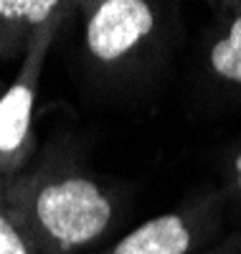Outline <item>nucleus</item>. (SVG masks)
Instances as JSON below:
<instances>
[{"label":"nucleus","instance_id":"nucleus-1","mask_svg":"<svg viewBox=\"0 0 241 254\" xmlns=\"http://www.w3.org/2000/svg\"><path fill=\"white\" fill-rule=\"evenodd\" d=\"M8 214L33 254H89L122 219V201L66 147H46L3 181Z\"/></svg>","mask_w":241,"mask_h":254},{"label":"nucleus","instance_id":"nucleus-2","mask_svg":"<svg viewBox=\"0 0 241 254\" xmlns=\"http://www.w3.org/2000/svg\"><path fill=\"white\" fill-rule=\"evenodd\" d=\"M84 51L107 74H140L163 59L173 33L175 5L152 0H86L76 3Z\"/></svg>","mask_w":241,"mask_h":254},{"label":"nucleus","instance_id":"nucleus-3","mask_svg":"<svg viewBox=\"0 0 241 254\" xmlns=\"http://www.w3.org/2000/svg\"><path fill=\"white\" fill-rule=\"evenodd\" d=\"M71 15L74 10L51 20L36 33L28 51L20 59V69L0 94V183L20 173L38 153L36 99L41 89V76L59 31Z\"/></svg>","mask_w":241,"mask_h":254},{"label":"nucleus","instance_id":"nucleus-4","mask_svg":"<svg viewBox=\"0 0 241 254\" xmlns=\"http://www.w3.org/2000/svg\"><path fill=\"white\" fill-rule=\"evenodd\" d=\"M226 201L218 188H206L160 216L127 231L117 242L89 254H195L221 234Z\"/></svg>","mask_w":241,"mask_h":254},{"label":"nucleus","instance_id":"nucleus-5","mask_svg":"<svg viewBox=\"0 0 241 254\" xmlns=\"http://www.w3.org/2000/svg\"><path fill=\"white\" fill-rule=\"evenodd\" d=\"M76 10L61 0H0V61L23 59L36 33L51 20Z\"/></svg>","mask_w":241,"mask_h":254},{"label":"nucleus","instance_id":"nucleus-6","mask_svg":"<svg viewBox=\"0 0 241 254\" xmlns=\"http://www.w3.org/2000/svg\"><path fill=\"white\" fill-rule=\"evenodd\" d=\"M206 71L221 87L241 92V3H213V26L206 38Z\"/></svg>","mask_w":241,"mask_h":254},{"label":"nucleus","instance_id":"nucleus-7","mask_svg":"<svg viewBox=\"0 0 241 254\" xmlns=\"http://www.w3.org/2000/svg\"><path fill=\"white\" fill-rule=\"evenodd\" d=\"M218 190L224 193L226 208H231L241 221V137L224 155V186Z\"/></svg>","mask_w":241,"mask_h":254},{"label":"nucleus","instance_id":"nucleus-8","mask_svg":"<svg viewBox=\"0 0 241 254\" xmlns=\"http://www.w3.org/2000/svg\"><path fill=\"white\" fill-rule=\"evenodd\" d=\"M0 254H33L8 214V206L3 198V183H0Z\"/></svg>","mask_w":241,"mask_h":254},{"label":"nucleus","instance_id":"nucleus-9","mask_svg":"<svg viewBox=\"0 0 241 254\" xmlns=\"http://www.w3.org/2000/svg\"><path fill=\"white\" fill-rule=\"evenodd\" d=\"M195 254H241V231H234V234L224 237L218 244L213 247H206Z\"/></svg>","mask_w":241,"mask_h":254}]
</instances>
